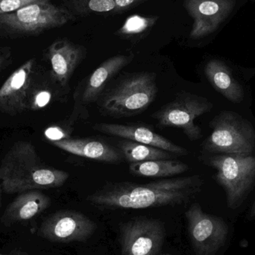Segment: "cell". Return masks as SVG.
<instances>
[{
    "mask_svg": "<svg viewBox=\"0 0 255 255\" xmlns=\"http://www.w3.org/2000/svg\"><path fill=\"white\" fill-rule=\"evenodd\" d=\"M199 175L157 180L139 184L109 182L89 195L87 201L100 209H145L182 205L200 191Z\"/></svg>",
    "mask_w": 255,
    "mask_h": 255,
    "instance_id": "1",
    "label": "cell"
},
{
    "mask_svg": "<svg viewBox=\"0 0 255 255\" xmlns=\"http://www.w3.org/2000/svg\"><path fill=\"white\" fill-rule=\"evenodd\" d=\"M69 177L67 172L44 164L34 145L25 141L13 144L0 163V187L7 194L57 188Z\"/></svg>",
    "mask_w": 255,
    "mask_h": 255,
    "instance_id": "2",
    "label": "cell"
},
{
    "mask_svg": "<svg viewBox=\"0 0 255 255\" xmlns=\"http://www.w3.org/2000/svg\"><path fill=\"white\" fill-rule=\"evenodd\" d=\"M157 93L155 73H129L100 96V110L113 118L133 116L146 110Z\"/></svg>",
    "mask_w": 255,
    "mask_h": 255,
    "instance_id": "3",
    "label": "cell"
},
{
    "mask_svg": "<svg viewBox=\"0 0 255 255\" xmlns=\"http://www.w3.org/2000/svg\"><path fill=\"white\" fill-rule=\"evenodd\" d=\"M201 157L217 170L214 178L226 192L228 207L239 208L255 185V156L215 154Z\"/></svg>",
    "mask_w": 255,
    "mask_h": 255,
    "instance_id": "4",
    "label": "cell"
},
{
    "mask_svg": "<svg viewBox=\"0 0 255 255\" xmlns=\"http://www.w3.org/2000/svg\"><path fill=\"white\" fill-rule=\"evenodd\" d=\"M210 136L202 142L209 154L253 155L255 152V130L241 115L229 111L220 112L210 124Z\"/></svg>",
    "mask_w": 255,
    "mask_h": 255,
    "instance_id": "5",
    "label": "cell"
},
{
    "mask_svg": "<svg viewBox=\"0 0 255 255\" xmlns=\"http://www.w3.org/2000/svg\"><path fill=\"white\" fill-rule=\"evenodd\" d=\"M73 19L68 9L49 1H40L13 13L0 14V25L16 33L36 34L62 26Z\"/></svg>",
    "mask_w": 255,
    "mask_h": 255,
    "instance_id": "6",
    "label": "cell"
},
{
    "mask_svg": "<svg viewBox=\"0 0 255 255\" xmlns=\"http://www.w3.org/2000/svg\"><path fill=\"white\" fill-rule=\"evenodd\" d=\"M213 109V104L205 97L190 93L177 94L175 100L153 114L159 127L181 129L191 141L202 136V129L195 124V120Z\"/></svg>",
    "mask_w": 255,
    "mask_h": 255,
    "instance_id": "7",
    "label": "cell"
},
{
    "mask_svg": "<svg viewBox=\"0 0 255 255\" xmlns=\"http://www.w3.org/2000/svg\"><path fill=\"white\" fill-rule=\"evenodd\" d=\"M189 236L196 255H215L225 245L229 226L220 217L206 214L194 203L185 213Z\"/></svg>",
    "mask_w": 255,
    "mask_h": 255,
    "instance_id": "8",
    "label": "cell"
},
{
    "mask_svg": "<svg viewBox=\"0 0 255 255\" xmlns=\"http://www.w3.org/2000/svg\"><path fill=\"white\" fill-rule=\"evenodd\" d=\"M166 236L164 225L156 219L137 217L121 227L123 255H156Z\"/></svg>",
    "mask_w": 255,
    "mask_h": 255,
    "instance_id": "9",
    "label": "cell"
},
{
    "mask_svg": "<svg viewBox=\"0 0 255 255\" xmlns=\"http://www.w3.org/2000/svg\"><path fill=\"white\" fill-rule=\"evenodd\" d=\"M97 225L82 213L60 211L49 216L40 225L37 234L53 243L85 242L95 232Z\"/></svg>",
    "mask_w": 255,
    "mask_h": 255,
    "instance_id": "10",
    "label": "cell"
},
{
    "mask_svg": "<svg viewBox=\"0 0 255 255\" xmlns=\"http://www.w3.org/2000/svg\"><path fill=\"white\" fill-rule=\"evenodd\" d=\"M236 0H184V7L193 19L190 36L208 37L219 29L236 6Z\"/></svg>",
    "mask_w": 255,
    "mask_h": 255,
    "instance_id": "11",
    "label": "cell"
},
{
    "mask_svg": "<svg viewBox=\"0 0 255 255\" xmlns=\"http://www.w3.org/2000/svg\"><path fill=\"white\" fill-rule=\"evenodd\" d=\"M85 57V49L67 39L56 40L48 49L52 76L61 87H67L78 66Z\"/></svg>",
    "mask_w": 255,
    "mask_h": 255,
    "instance_id": "12",
    "label": "cell"
},
{
    "mask_svg": "<svg viewBox=\"0 0 255 255\" xmlns=\"http://www.w3.org/2000/svg\"><path fill=\"white\" fill-rule=\"evenodd\" d=\"M34 60L30 59L15 70L0 88V110L16 114L26 109Z\"/></svg>",
    "mask_w": 255,
    "mask_h": 255,
    "instance_id": "13",
    "label": "cell"
},
{
    "mask_svg": "<svg viewBox=\"0 0 255 255\" xmlns=\"http://www.w3.org/2000/svg\"><path fill=\"white\" fill-rule=\"evenodd\" d=\"M94 130L138 143L151 145L178 155H187V149L171 142L169 139L142 126H127L121 124H99L94 127Z\"/></svg>",
    "mask_w": 255,
    "mask_h": 255,
    "instance_id": "14",
    "label": "cell"
},
{
    "mask_svg": "<svg viewBox=\"0 0 255 255\" xmlns=\"http://www.w3.org/2000/svg\"><path fill=\"white\" fill-rule=\"evenodd\" d=\"M52 144L70 154L106 163H118L124 157L121 151L115 147L93 139L67 137L52 141Z\"/></svg>",
    "mask_w": 255,
    "mask_h": 255,
    "instance_id": "15",
    "label": "cell"
},
{
    "mask_svg": "<svg viewBox=\"0 0 255 255\" xmlns=\"http://www.w3.org/2000/svg\"><path fill=\"white\" fill-rule=\"evenodd\" d=\"M51 200L40 190H30L19 193L7 207L1 223L6 226L28 221L47 209Z\"/></svg>",
    "mask_w": 255,
    "mask_h": 255,
    "instance_id": "16",
    "label": "cell"
},
{
    "mask_svg": "<svg viewBox=\"0 0 255 255\" xmlns=\"http://www.w3.org/2000/svg\"><path fill=\"white\" fill-rule=\"evenodd\" d=\"M133 55H118L105 61L89 76L82 91V102L88 105L97 101L111 79L128 65Z\"/></svg>",
    "mask_w": 255,
    "mask_h": 255,
    "instance_id": "17",
    "label": "cell"
},
{
    "mask_svg": "<svg viewBox=\"0 0 255 255\" xmlns=\"http://www.w3.org/2000/svg\"><path fill=\"white\" fill-rule=\"evenodd\" d=\"M205 73L216 91L229 101L235 104H240L244 101V88L224 61L217 58L210 60L205 65Z\"/></svg>",
    "mask_w": 255,
    "mask_h": 255,
    "instance_id": "18",
    "label": "cell"
},
{
    "mask_svg": "<svg viewBox=\"0 0 255 255\" xmlns=\"http://www.w3.org/2000/svg\"><path fill=\"white\" fill-rule=\"evenodd\" d=\"M186 163L177 160H157L130 163L129 171L136 176L166 178L180 175L188 170Z\"/></svg>",
    "mask_w": 255,
    "mask_h": 255,
    "instance_id": "19",
    "label": "cell"
},
{
    "mask_svg": "<svg viewBox=\"0 0 255 255\" xmlns=\"http://www.w3.org/2000/svg\"><path fill=\"white\" fill-rule=\"evenodd\" d=\"M118 145L124 157L130 163L149 160H170L175 157V154L161 148L138 143L128 139H124Z\"/></svg>",
    "mask_w": 255,
    "mask_h": 255,
    "instance_id": "20",
    "label": "cell"
},
{
    "mask_svg": "<svg viewBox=\"0 0 255 255\" xmlns=\"http://www.w3.org/2000/svg\"><path fill=\"white\" fill-rule=\"evenodd\" d=\"M69 3L73 12L79 15L108 13L116 9L115 0H69Z\"/></svg>",
    "mask_w": 255,
    "mask_h": 255,
    "instance_id": "21",
    "label": "cell"
},
{
    "mask_svg": "<svg viewBox=\"0 0 255 255\" xmlns=\"http://www.w3.org/2000/svg\"><path fill=\"white\" fill-rule=\"evenodd\" d=\"M158 19V16H143L132 15L127 18L124 25L118 30V34L122 37H131L139 35L150 29Z\"/></svg>",
    "mask_w": 255,
    "mask_h": 255,
    "instance_id": "22",
    "label": "cell"
},
{
    "mask_svg": "<svg viewBox=\"0 0 255 255\" xmlns=\"http://www.w3.org/2000/svg\"><path fill=\"white\" fill-rule=\"evenodd\" d=\"M49 0H0V14L13 13L28 4Z\"/></svg>",
    "mask_w": 255,
    "mask_h": 255,
    "instance_id": "23",
    "label": "cell"
},
{
    "mask_svg": "<svg viewBox=\"0 0 255 255\" xmlns=\"http://www.w3.org/2000/svg\"><path fill=\"white\" fill-rule=\"evenodd\" d=\"M52 100V94L49 91H39L33 100L32 108L34 109H40L49 104Z\"/></svg>",
    "mask_w": 255,
    "mask_h": 255,
    "instance_id": "24",
    "label": "cell"
},
{
    "mask_svg": "<svg viewBox=\"0 0 255 255\" xmlns=\"http://www.w3.org/2000/svg\"><path fill=\"white\" fill-rule=\"evenodd\" d=\"M45 135L52 142V141L60 140V139L68 137V135L62 129L58 127L49 128L45 131Z\"/></svg>",
    "mask_w": 255,
    "mask_h": 255,
    "instance_id": "25",
    "label": "cell"
},
{
    "mask_svg": "<svg viewBox=\"0 0 255 255\" xmlns=\"http://www.w3.org/2000/svg\"><path fill=\"white\" fill-rule=\"evenodd\" d=\"M144 1L145 0H115V4H116V9L115 11H124L127 9L130 8V7L136 5Z\"/></svg>",
    "mask_w": 255,
    "mask_h": 255,
    "instance_id": "26",
    "label": "cell"
},
{
    "mask_svg": "<svg viewBox=\"0 0 255 255\" xmlns=\"http://www.w3.org/2000/svg\"><path fill=\"white\" fill-rule=\"evenodd\" d=\"M7 61V55L4 54H0V70L4 67Z\"/></svg>",
    "mask_w": 255,
    "mask_h": 255,
    "instance_id": "27",
    "label": "cell"
},
{
    "mask_svg": "<svg viewBox=\"0 0 255 255\" xmlns=\"http://www.w3.org/2000/svg\"><path fill=\"white\" fill-rule=\"evenodd\" d=\"M249 217L250 219L255 218V200L253 206H252L251 209H250V213H249Z\"/></svg>",
    "mask_w": 255,
    "mask_h": 255,
    "instance_id": "28",
    "label": "cell"
},
{
    "mask_svg": "<svg viewBox=\"0 0 255 255\" xmlns=\"http://www.w3.org/2000/svg\"><path fill=\"white\" fill-rule=\"evenodd\" d=\"M0 255H8L1 254V253H0ZM13 255H30L26 254V253H16V254Z\"/></svg>",
    "mask_w": 255,
    "mask_h": 255,
    "instance_id": "29",
    "label": "cell"
},
{
    "mask_svg": "<svg viewBox=\"0 0 255 255\" xmlns=\"http://www.w3.org/2000/svg\"><path fill=\"white\" fill-rule=\"evenodd\" d=\"M2 193H3L2 190H1V187H0V204H1V194H2Z\"/></svg>",
    "mask_w": 255,
    "mask_h": 255,
    "instance_id": "30",
    "label": "cell"
},
{
    "mask_svg": "<svg viewBox=\"0 0 255 255\" xmlns=\"http://www.w3.org/2000/svg\"></svg>",
    "mask_w": 255,
    "mask_h": 255,
    "instance_id": "31",
    "label": "cell"
}]
</instances>
